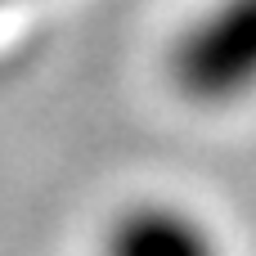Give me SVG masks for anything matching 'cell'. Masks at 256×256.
I'll return each instance as SVG.
<instances>
[{"label":"cell","instance_id":"1","mask_svg":"<svg viewBox=\"0 0 256 256\" xmlns=\"http://www.w3.org/2000/svg\"><path fill=\"white\" fill-rule=\"evenodd\" d=\"M171 86L194 108H234L256 94V0H212L171 40Z\"/></svg>","mask_w":256,"mask_h":256},{"label":"cell","instance_id":"2","mask_svg":"<svg viewBox=\"0 0 256 256\" xmlns=\"http://www.w3.org/2000/svg\"><path fill=\"white\" fill-rule=\"evenodd\" d=\"M104 256H225L216 230L180 202H130L112 216Z\"/></svg>","mask_w":256,"mask_h":256},{"label":"cell","instance_id":"3","mask_svg":"<svg viewBox=\"0 0 256 256\" xmlns=\"http://www.w3.org/2000/svg\"><path fill=\"white\" fill-rule=\"evenodd\" d=\"M4 4H14V0H0V9H4Z\"/></svg>","mask_w":256,"mask_h":256}]
</instances>
